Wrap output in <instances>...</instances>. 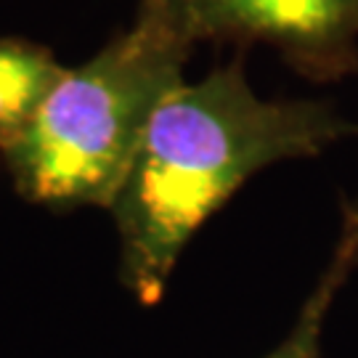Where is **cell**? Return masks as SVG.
<instances>
[{"instance_id": "cell-1", "label": "cell", "mask_w": 358, "mask_h": 358, "mask_svg": "<svg viewBox=\"0 0 358 358\" xmlns=\"http://www.w3.org/2000/svg\"><path fill=\"white\" fill-rule=\"evenodd\" d=\"M358 136L327 101L263 99L242 62L180 83L157 109L109 213L120 236V279L141 306L165 292L180 252L260 170L319 157Z\"/></svg>"}, {"instance_id": "cell-3", "label": "cell", "mask_w": 358, "mask_h": 358, "mask_svg": "<svg viewBox=\"0 0 358 358\" xmlns=\"http://www.w3.org/2000/svg\"><path fill=\"white\" fill-rule=\"evenodd\" d=\"M194 43H263L310 80L358 66V0H167Z\"/></svg>"}, {"instance_id": "cell-5", "label": "cell", "mask_w": 358, "mask_h": 358, "mask_svg": "<svg viewBox=\"0 0 358 358\" xmlns=\"http://www.w3.org/2000/svg\"><path fill=\"white\" fill-rule=\"evenodd\" d=\"M66 66L48 48L27 40H0V152H6L35 120Z\"/></svg>"}, {"instance_id": "cell-4", "label": "cell", "mask_w": 358, "mask_h": 358, "mask_svg": "<svg viewBox=\"0 0 358 358\" xmlns=\"http://www.w3.org/2000/svg\"><path fill=\"white\" fill-rule=\"evenodd\" d=\"M358 271V199L343 202L332 255L297 313L289 334L263 358H324V327L337 294Z\"/></svg>"}, {"instance_id": "cell-2", "label": "cell", "mask_w": 358, "mask_h": 358, "mask_svg": "<svg viewBox=\"0 0 358 358\" xmlns=\"http://www.w3.org/2000/svg\"><path fill=\"white\" fill-rule=\"evenodd\" d=\"M194 45L167 0H141L136 22L66 69L29 128L0 152L16 192L59 213L109 210L157 109L186 80Z\"/></svg>"}]
</instances>
